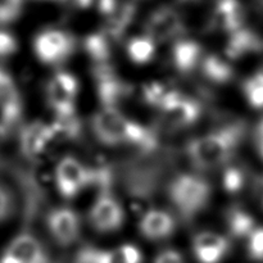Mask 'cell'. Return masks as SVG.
I'll return each mask as SVG.
<instances>
[{"mask_svg":"<svg viewBox=\"0 0 263 263\" xmlns=\"http://www.w3.org/2000/svg\"><path fill=\"white\" fill-rule=\"evenodd\" d=\"M246 128L243 121H233L223 127L192 139L186 145V156L192 166L200 171L228 166L246 136Z\"/></svg>","mask_w":263,"mask_h":263,"instance_id":"1","label":"cell"},{"mask_svg":"<svg viewBox=\"0 0 263 263\" xmlns=\"http://www.w3.org/2000/svg\"><path fill=\"white\" fill-rule=\"evenodd\" d=\"M91 128L95 139L105 146L131 145L144 152L158 146L156 131L128 118L118 108L98 110L92 116Z\"/></svg>","mask_w":263,"mask_h":263,"instance_id":"2","label":"cell"},{"mask_svg":"<svg viewBox=\"0 0 263 263\" xmlns=\"http://www.w3.org/2000/svg\"><path fill=\"white\" fill-rule=\"evenodd\" d=\"M54 182L59 195L64 199H73L91 185H99L100 190L109 189L112 174L108 168H92L76 157L66 156L58 161L54 168Z\"/></svg>","mask_w":263,"mask_h":263,"instance_id":"3","label":"cell"},{"mask_svg":"<svg viewBox=\"0 0 263 263\" xmlns=\"http://www.w3.org/2000/svg\"><path fill=\"white\" fill-rule=\"evenodd\" d=\"M168 199L182 220H194L204 212L212 199V186L204 177L180 174L168 184Z\"/></svg>","mask_w":263,"mask_h":263,"instance_id":"4","label":"cell"},{"mask_svg":"<svg viewBox=\"0 0 263 263\" xmlns=\"http://www.w3.org/2000/svg\"><path fill=\"white\" fill-rule=\"evenodd\" d=\"M77 48L76 39L68 31L46 28L33 39V53L46 66H59L73 55Z\"/></svg>","mask_w":263,"mask_h":263,"instance_id":"5","label":"cell"},{"mask_svg":"<svg viewBox=\"0 0 263 263\" xmlns=\"http://www.w3.org/2000/svg\"><path fill=\"white\" fill-rule=\"evenodd\" d=\"M125 210L109 189L100 190L99 197L89 211V222L99 234H113L125 223Z\"/></svg>","mask_w":263,"mask_h":263,"instance_id":"6","label":"cell"},{"mask_svg":"<svg viewBox=\"0 0 263 263\" xmlns=\"http://www.w3.org/2000/svg\"><path fill=\"white\" fill-rule=\"evenodd\" d=\"M80 84L76 76L67 71H58L46 84V100L55 116L76 113Z\"/></svg>","mask_w":263,"mask_h":263,"instance_id":"7","label":"cell"},{"mask_svg":"<svg viewBox=\"0 0 263 263\" xmlns=\"http://www.w3.org/2000/svg\"><path fill=\"white\" fill-rule=\"evenodd\" d=\"M202 104L197 99L177 92L161 110L162 121L168 127L189 128L198 122L202 117Z\"/></svg>","mask_w":263,"mask_h":263,"instance_id":"8","label":"cell"},{"mask_svg":"<svg viewBox=\"0 0 263 263\" xmlns=\"http://www.w3.org/2000/svg\"><path fill=\"white\" fill-rule=\"evenodd\" d=\"M157 44L176 41L185 33V23L181 14L174 8L162 7L149 15L145 32Z\"/></svg>","mask_w":263,"mask_h":263,"instance_id":"9","label":"cell"},{"mask_svg":"<svg viewBox=\"0 0 263 263\" xmlns=\"http://www.w3.org/2000/svg\"><path fill=\"white\" fill-rule=\"evenodd\" d=\"M46 228L51 239L59 247H71L81 234V220L79 213L68 207L54 208L46 217Z\"/></svg>","mask_w":263,"mask_h":263,"instance_id":"10","label":"cell"},{"mask_svg":"<svg viewBox=\"0 0 263 263\" xmlns=\"http://www.w3.org/2000/svg\"><path fill=\"white\" fill-rule=\"evenodd\" d=\"M92 74L98 98L104 108H117L116 105L130 94L131 87L116 73L110 63L94 66Z\"/></svg>","mask_w":263,"mask_h":263,"instance_id":"11","label":"cell"},{"mask_svg":"<svg viewBox=\"0 0 263 263\" xmlns=\"http://www.w3.org/2000/svg\"><path fill=\"white\" fill-rule=\"evenodd\" d=\"M0 263H49L41 241L30 233L15 236L0 256Z\"/></svg>","mask_w":263,"mask_h":263,"instance_id":"12","label":"cell"},{"mask_svg":"<svg viewBox=\"0 0 263 263\" xmlns=\"http://www.w3.org/2000/svg\"><path fill=\"white\" fill-rule=\"evenodd\" d=\"M57 139L53 123L41 121L27 123L20 131V151L26 159H36Z\"/></svg>","mask_w":263,"mask_h":263,"instance_id":"13","label":"cell"},{"mask_svg":"<svg viewBox=\"0 0 263 263\" xmlns=\"http://www.w3.org/2000/svg\"><path fill=\"white\" fill-rule=\"evenodd\" d=\"M192 251L198 263H222L231 251L228 236L213 231H202L193 239Z\"/></svg>","mask_w":263,"mask_h":263,"instance_id":"14","label":"cell"},{"mask_svg":"<svg viewBox=\"0 0 263 263\" xmlns=\"http://www.w3.org/2000/svg\"><path fill=\"white\" fill-rule=\"evenodd\" d=\"M247 12L240 0H217L210 17V27L220 32L233 33L244 27Z\"/></svg>","mask_w":263,"mask_h":263,"instance_id":"15","label":"cell"},{"mask_svg":"<svg viewBox=\"0 0 263 263\" xmlns=\"http://www.w3.org/2000/svg\"><path fill=\"white\" fill-rule=\"evenodd\" d=\"M23 104L17 84L9 72L0 67V121L14 127L22 116Z\"/></svg>","mask_w":263,"mask_h":263,"instance_id":"16","label":"cell"},{"mask_svg":"<svg viewBox=\"0 0 263 263\" xmlns=\"http://www.w3.org/2000/svg\"><path fill=\"white\" fill-rule=\"evenodd\" d=\"M176 230V220L170 212L152 208L139 221V233L151 241H163L170 239Z\"/></svg>","mask_w":263,"mask_h":263,"instance_id":"17","label":"cell"},{"mask_svg":"<svg viewBox=\"0 0 263 263\" xmlns=\"http://www.w3.org/2000/svg\"><path fill=\"white\" fill-rule=\"evenodd\" d=\"M204 55L203 46L193 39H179L175 41L171 49L172 66L182 74L192 73L200 67Z\"/></svg>","mask_w":263,"mask_h":263,"instance_id":"18","label":"cell"},{"mask_svg":"<svg viewBox=\"0 0 263 263\" xmlns=\"http://www.w3.org/2000/svg\"><path fill=\"white\" fill-rule=\"evenodd\" d=\"M263 49V40L254 31L240 28L230 33L225 48V55L229 61L241 59L249 54L257 53Z\"/></svg>","mask_w":263,"mask_h":263,"instance_id":"19","label":"cell"},{"mask_svg":"<svg viewBox=\"0 0 263 263\" xmlns=\"http://www.w3.org/2000/svg\"><path fill=\"white\" fill-rule=\"evenodd\" d=\"M136 14V5L133 2L118 3L116 9L110 13L105 21L103 32L110 40H118L126 32L130 25L133 23Z\"/></svg>","mask_w":263,"mask_h":263,"instance_id":"20","label":"cell"},{"mask_svg":"<svg viewBox=\"0 0 263 263\" xmlns=\"http://www.w3.org/2000/svg\"><path fill=\"white\" fill-rule=\"evenodd\" d=\"M200 71L208 81L213 84H228L234 77V68L226 57L207 54L200 63Z\"/></svg>","mask_w":263,"mask_h":263,"instance_id":"21","label":"cell"},{"mask_svg":"<svg viewBox=\"0 0 263 263\" xmlns=\"http://www.w3.org/2000/svg\"><path fill=\"white\" fill-rule=\"evenodd\" d=\"M84 49L94 66L109 64L112 48L110 39L104 32H94L84 39Z\"/></svg>","mask_w":263,"mask_h":263,"instance_id":"22","label":"cell"},{"mask_svg":"<svg viewBox=\"0 0 263 263\" xmlns=\"http://www.w3.org/2000/svg\"><path fill=\"white\" fill-rule=\"evenodd\" d=\"M157 46L158 44L148 36L144 35L135 36L130 39L126 45V53L128 59L135 64H146L153 61L157 54Z\"/></svg>","mask_w":263,"mask_h":263,"instance_id":"23","label":"cell"},{"mask_svg":"<svg viewBox=\"0 0 263 263\" xmlns=\"http://www.w3.org/2000/svg\"><path fill=\"white\" fill-rule=\"evenodd\" d=\"M226 225L229 231L235 238H249L256 230L254 218L247 211L239 207H233L226 215Z\"/></svg>","mask_w":263,"mask_h":263,"instance_id":"24","label":"cell"},{"mask_svg":"<svg viewBox=\"0 0 263 263\" xmlns=\"http://www.w3.org/2000/svg\"><path fill=\"white\" fill-rule=\"evenodd\" d=\"M179 92V90L175 87L167 86L162 82H149L143 87V98L144 102L151 107L156 108L157 110H161L175 95Z\"/></svg>","mask_w":263,"mask_h":263,"instance_id":"25","label":"cell"},{"mask_svg":"<svg viewBox=\"0 0 263 263\" xmlns=\"http://www.w3.org/2000/svg\"><path fill=\"white\" fill-rule=\"evenodd\" d=\"M243 94L254 109H263V69L254 72L243 82Z\"/></svg>","mask_w":263,"mask_h":263,"instance_id":"26","label":"cell"},{"mask_svg":"<svg viewBox=\"0 0 263 263\" xmlns=\"http://www.w3.org/2000/svg\"><path fill=\"white\" fill-rule=\"evenodd\" d=\"M104 263H143V254L138 247L125 244L115 249H105Z\"/></svg>","mask_w":263,"mask_h":263,"instance_id":"27","label":"cell"},{"mask_svg":"<svg viewBox=\"0 0 263 263\" xmlns=\"http://www.w3.org/2000/svg\"><path fill=\"white\" fill-rule=\"evenodd\" d=\"M246 182L247 172L244 171V168L239 166H230V164L225 167L222 176V185L225 192L231 193V194L240 193Z\"/></svg>","mask_w":263,"mask_h":263,"instance_id":"28","label":"cell"},{"mask_svg":"<svg viewBox=\"0 0 263 263\" xmlns=\"http://www.w3.org/2000/svg\"><path fill=\"white\" fill-rule=\"evenodd\" d=\"M23 10V0H0V26L17 21Z\"/></svg>","mask_w":263,"mask_h":263,"instance_id":"29","label":"cell"},{"mask_svg":"<svg viewBox=\"0 0 263 263\" xmlns=\"http://www.w3.org/2000/svg\"><path fill=\"white\" fill-rule=\"evenodd\" d=\"M248 254L254 262L263 263V228H257L249 235Z\"/></svg>","mask_w":263,"mask_h":263,"instance_id":"30","label":"cell"},{"mask_svg":"<svg viewBox=\"0 0 263 263\" xmlns=\"http://www.w3.org/2000/svg\"><path fill=\"white\" fill-rule=\"evenodd\" d=\"M72 2L80 8H95L100 14L105 17H108L118 5L117 0H72Z\"/></svg>","mask_w":263,"mask_h":263,"instance_id":"31","label":"cell"},{"mask_svg":"<svg viewBox=\"0 0 263 263\" xmlns=\"http://www.w3.org/2000/svg\"><path fill=\"white\" fill-rule=\"evenodd\" d=\"M105 249L85 247L76 254L74 263H104Z\"/></svg>","mask_w":263,"mask_h":263,"instance_id":"32","label":"cell"},{"mask_svg":"<svg viewBox=\"0 0 263 263\" xmlns=\"http://www.w3.org/2000/svg\"><path fill=\"white\" fill-rule=\"evenodd\" d=\"M18 44L10 32L0 30V59L9 58L17 51Z\"/></svg>","mask_w":263,"mask_h":263,"instance_id":"33","label":"cell"},{"mask_svg":"<svg viewBox=\"0 0 263 263\" xmlns=\"http://www.w3.org/2000/svg\"><path fill=\"white\" fill-rule=\"evenodd\" d=\"M13 198L10 195L9 190L0 185V222L7 220L13 212Z\"/></svg>","mask_w":263,"mask_h":263,"instance_id":"34","label":"cell"},{"mask_svg":"<svg viewBox=\"0 0 263 263\" xmlns=\"http://www.w3.org/2000/svg\"><path fill=\"white\" fill-rule=\"evenodd\" d=\"M153 263H185V259L176 249H164L157 254Z\"/></svg>","mask_w":263,"mask_h":263,"instance_id":"35","label":"cell"},{"mask_svg":"<svg viewBox=\"0 0 263 263\" xmlns=\"http://www.w3.org/2000/svg\"><path fill=\"white\" fill-rule=\"evenodd\" d=\"M256 143H257V148H258V152H259V156H261L263 159V118L259 121L258 125H257Z\"/></svg>","mask_w":263,"mask_h":263,"instance_id":"36","label":"cell"},{"mask_svg":"<svg viewBox=\"0 0 263 263\" xmlns=\"http://www.w3.org/2000/svg\"><path fill=\"white\" fill-rule=\"evenodd\" d=\"M254 193H256L257 199L259 200V203H261L263 207V176L257 179L256 186H254Z\"/></svg>","mask_w":263,"mask_h":263,"instance_id":"37","label":"cell"},{"mask_svg":"<svg viewBox=\"0 0 263 263\" xmlns=\"http://www.w3.org/2000/svg\"><path fill=\"white\" fill-rule=\"evenodd\" d=\"M58 2H64V0H58Z\"/></svg>","mask_w":263,"mask_h":263,"instance_id":"38","label":"cell"}]
</instances>
